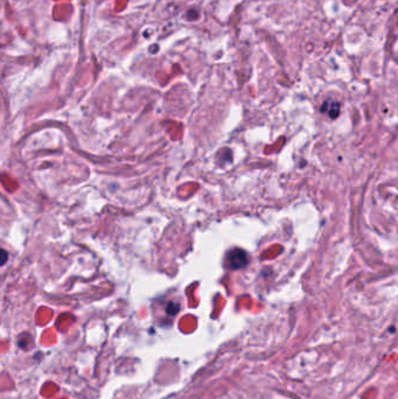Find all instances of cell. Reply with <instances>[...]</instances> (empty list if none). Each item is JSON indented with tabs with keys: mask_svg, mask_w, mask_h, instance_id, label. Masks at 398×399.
<instances>
[{
	"mask_svg": "<svg viewBox=\"0 0 398 399\" xmlns=\"http://www.w3.org/2000/svg\"><path fill=\"white\" fill-rule=\"evenodd\" d=\"M249 263L248 254L241 249H234L228 254V265L230 269L237 270L246 266Z\"/></svg>",
	"mask_w": 398,
	"mask_h": 399,
	"instance_id": "cell-1",
	"label": "cell"
},
{
	"mask_svg": "<svg viewBox=\"0 0 398 399\" xmlns=\"http://www.w3.org/2000/svg\"><path fill=\"white\" fill-rule=\"evenodd\" d=\"M340 103H337L335 99H326L321 105V112L327 115L329 118H336L340 113Z\"/></svg>",
	"mask_w": 398,
	"mask_h": 399,
	"instance_id": "cell-2",
	"label": "cell"
},
{
	"mask_svg": "<svg viewBox=\"0 0 398 399\" xmlns=\"http://www.w3.org/2000/svg\"><path fill=\"white\" fill-rule=\"evenodd\" d=\"M7 261H9V253L4 249H0V266L5 264Z\"/></svg>",
	"mask_w": 398,
	"mask_h": 399,
	"instance_id": "cell-3",
	"label": "cell"
}]
</instances>
